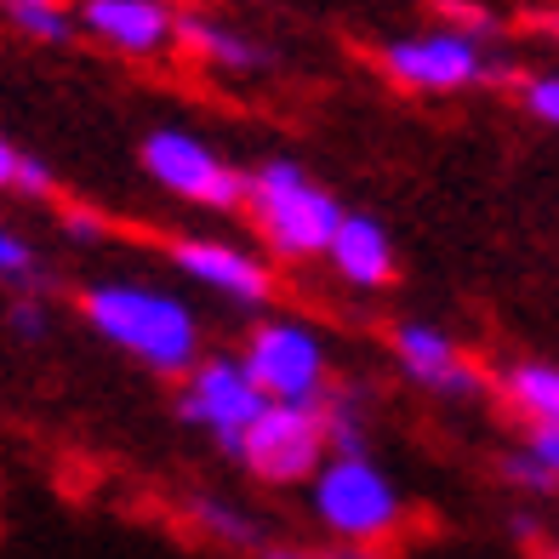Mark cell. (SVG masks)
Segmentation results:
<instances>
[{
    "label": "cell",
    "instance_id": "1",
    "mask_svg": "<svg viewBox=\"0 0 559 559\" xmlns=\"http://www.w3.org/2000/svg\"><path fill=\"white\" fill-rule=\"evenodd\" d=\"M86 320L97 337H109L115 348H126L132 360L155 366V371H189L194 366V314L189 302H177L155 286H126V280H109V286L86 292Z\"/></svg>",
    "mask_w": 559,
    "mask_h": 559
},
{
    "label": "cell",
    "instance_id": "2",
    "mask_svg": "<svg viewBox=\"0 0 559 559\" xmlns=\"http://www.w3.org/2000/svg\"><path fill=\"white\" fill-rule=\"evenodd\" d=\"M246 206L280 258H320V251H332L337 228L348 217L337 206V194H325L297 160H263L251 171Z\"/></svg>",
    "mask_w": 559,
    "mask_h": 559
},
{
    "label": "cell",
    "instance_id": "3",
    "mask_svg": "<svg viewBox=\"0 0 559 559\" xmlns=\"http://www.w3.org/2000/svg\"><path fill=\"white\" fill-rule=\"evenodd\" d=\"M314 514L343 543H377L400 520V497L371 456H332L314 474Z\"/></svg>",
    "mask_w": 559,
    "mask_h": 559
},
{
    "label": "cell",
    "instance_id": "4",
    "mask_svg": "<svg viewBox=\"0 0 559 559\" xmlns=\"http://www.w3.org/2000/svg\"><path fill=\"white\" fill-rule=\"evenodd\" d=\"M240 456L258 479H269V486H297V479L320 474V456H325L320 400H269V412L251 423Z\"/></svg>",
    "mask_w": 559,
    "mask_h": 559
},
{
    "label": "cell",
    "instance_id": "5",
    "mask_svg": "<svg viewBox=\"0 0 559 559\" xmlns=\"http://www.w3.org/2000/svg\"><path fill=\"white\" fill-rule=\"evenodd\" d=\"M143 171L177 200L189 206H212V212H235L251 177H240L235 166H223V155H212L200 138L177 132V126H160V132L143 138Z\"/></svg>",
    "mask_w": 559,
    "mask_h": 559
},
{
    "label": "cell",
    "instance_id": "6",
    "mask_svg": "<svg viewBox=\"0 0 559 559\" xmlns=\"http://www.w3.org/2000/svg\"><path fill=\"white\" fill-rule=\"evenodd\" d=\"M383 69L389 81L412 86V92H463L479 81H497V63L486 58V40L463 35V29H428V35H400L383 46Z\"/></svg>",
    "mask_w": 559,
    "mask_h": 559
},
{
    "label": "cell",
    "instance_id": "7",
    "mask_svg": "<svg viewBox=\"0 0 559 559\" xmlns=\"http://www.w3.org/2000/svg\"><path fill=\"white\" fill-rule=\"evenodd\" d=\"M263 412H269V394L251 383L246 360H200L189 371L183 400H177V417L212 428L217 445H228V451L246 445L251 423H258Z\"/></svg>",
    "mask_w": 559,
    "mask_h": 559
},
{
    "label": "cell",
    "instance_id": "8",
    "mask_svg": "<svg viewBox=\"0 0 559 559\" xmlns=\"http://www.w3.org/2000/svg\"><path fill=\"white\" fill-rule=\"evenodd\" d=\"M246 371L269 400H320L325 389V348L309 325L269 320L246 343Z\"/></svg>",
    "mask_w": 559,
    "mask_h": 559
},
{
    "label": "cell",
    "instance_id": "9",
    "mask_svg": "<svg viewBox=\"0 0 559 559\" xmlns=\"http://www.w3.org/2000/svg\"><path fill=\"white\" fill-rule=\"evenodd\" d=\"M74 23L126 58H155L177 40V12L166 0H81Z\"/></svg>",
    "mask_w": 559,
    "mask_h": 559
},
{
    "label": "cell",
    "instance_id": "10",
    "mask_svg": "<svg viewBox=\"0 0 559 559\" xmlns=\"http://www.w3.org/2000/svg\"><path fill=\"white\" fill-rule=\"evenodd\" d=\"M177 269L200 286H212L217 297H235V302H263L269 297V269L251 258L246 246H228V240H177Z\"/></svg>",
    "mask_w": 559,
    "mask_h": 559
},
{
    "label": "cell",
    "instance_id": "11",
    "mask_svg": "<svg viewBox=\"0 0 559 559\" xmlns=\"http://www.w3.org/2000/svg\"><path fill=\"white\" fill-rule=\"evenodd\" d=\"M394 354H400V371L412 383L435 389V394H474V366L456 354V343L440 332V325H400L394 332Z\"/></svg>",
    "mask_w": 559,
    "mask_h": 559
},
{
    "label": "cell",
    "instance_id": "12",
    "mask_svg": "<svg viewBox=\"0 0 559 559\" xmlns=\"http://www.w3.org/2000/svg\"><path fill=\"white\" fill-rule=\"evenodd\" d=\"M325 258H332L337 274L354 280V286H389V280H394V246L383 235V223L360 217V212L343 217V228H337V240H332Z\"/></svg>",
    "mask_w": 559,
    "mask_h": 559
},
{
    "label": "cell",
    "instance_id": "13",
    "mask_svg": "<svg viewBox=\"0 0 559 559\" xmlns=\"http://www.w3.org/2000/svg\"><path fill=\"white\" fill-rule=\"evenodd\" d=\"M177 46L194 52L200 63L223 69V74H258V69H269V52L258 40L223 29V23H206V17H177Z\"/></svg>",
    "mask_w": 559,
    "mask_h": 559
},
{
    "label": "cell",
    "instance_id": "14",
    "mask_svg": "<svg viewBox=\"0 0 559 559\" xmlns=\"http://www.w3.org/2000/svg\"><path fill=\"white\" fill-rule=\"evenodd\" d=\"M508 400H514L531 423L559 428V366H514L508 371Z\"/></svg>",
    "mask_w": 559,
    "mask_h": 559
},
{
    "label": "cell",
    "instance_id": "15",
    "mask_svg": "<svg viewBox=\"0 0 559 559\" xmlns=\"http://www.w3.org/2000/svg\"><path fill=\"white\" fill-rule=\"evenodd\" d=\"M0 17H7L17 35L46 40V46L74 35V12L63 7V0H0Z\"/></svg>",
    "mask_w": 559,
    "mask_h": 559
},
{
    "label": "cell",
    "instance_id": "16",
    "mask_svg": "<svg viewBox=\"0 0 559 559\" xmlns=\"http://www.w3.org/2000/svg\"><path fill=\"white\" fill-rule=\"evenodd\" d=\"M194 520L212 531V537H223V543H235V548H258V531H251V520L240 514V508H228V502H217V497H200L194 502Z\"/></svg>",
    "mask_w": 559,
    "mask_h": 559
},
{
    "label": "cell",
    "instance_id": "17",
    "mask_svg": "<svg viewBox=\"0 0 559 559\" xmlns=\"http://www.w3.org/2000/svg\"><path fill=\"white\" fill-rule=\"evenodd\" d=\"M325 445L337 456H366V440H360V417H354L348 400H332L325 405Z\"/></svg>",
    "mask_w": 559,
    "mask_h": 559
},
{
    "label": "cell",
    "instance_id": "18",
    "mask_svg": "<svg viewBox=\"0 0 559 559\" xmlns=\"http://www.w3.org/2000/svg\"><path fill=\"white\" fill-rule=\"evenodd\" d=\"M435 12L445 17V29H463V35H479V40L497 29V17L479 7V0H435Z\"/></svg>",
    "mask_w": 559,
    "mask_h": 559
},
{
    "label": "cell",
    "instance_id": "19",
    "mask_svg": "<svg viewBox=\"0 0 559 559\" xmlns=\"http://www.w3.org/2000/svg\"><path fill=\"white\" fill-rule=\"evenodd\" d=\"M520 97L543 126H559V74H531V81L520 86Z\"/></svg>",
    "mask_w": 559,
    "mask_h": 559
},
{
    "label": "cell",
    "instance_id": "20",
    "mask_svg": "<svg viewBox=\"0 0 559 559\" xmlns=\"http://www.w3.org/2000/svg\"><path fill=\"white\" fill-rule=\"evenodd\" d=\"M29 274H35V246L12 228H0V280H29Z\"/></svg>",
    "mask_w": 559,
    "mask_h": 559
},
{
    "label": "cell",
    "instance_id": "21",
    "mask_svg": "<svg viewBox=\"0 0 559 559\" xmlns=\"http://www.w3.org/2000/svg\"><path fill=\"white\" fill-rule=\"evenodd\" d=\"M508 479H514V486H531V491H554V486H559V479H554V474H548L531 451L508 456Z\"/></svg>",
    "mask_w": 559,
    "mask_h": 559
},
{
    "label": "cell",
    "instance_id": "22",
    "mask_svg": "<svg viewBox=\"0 0 559 559\" xmlns=\"http://www.w3.org/2000/svg\"><path fill=\"white\" fill-rule=\"evenodd\" d=\"M531 456H537V463L559 479V428L554 423H537V435H531V445H525Z\"/></svg>",
    "mask_w": 559,
    "mask_h": 559
},
{
    "label": "cell",
    "instance_id": "23",
    "mask_svg": "<svg viewBox=\"0 0 559 559\" xmlns=\"http://www.w3.org/2000/svg\"><path fill=\"white\" fill-rule=\"evenodd\" d=\"M63 235H69V240H104V217L69 212V217H63Z\"/></svg>",
    "mask_w": 559,
    "mask_h": 559
},
{
    "label": "cell",
    "instance_id": "24",
    "mask_svg": "<svg viewBox=\"0 0 559 559\" xmlns=\"http://www.w3.org/2000/svg\"><path fill=\"white\" fill-rule=\"evenodd\" d=\"M7 320H12V332H17V337H40V332H46V314L35 309V302H17Z\"/></svg>",
    "mask_w": 559,
    "mask_h": 559
},
{
    "label": "cell",
    "instance_id": "25",
    "mask_svg": "<svg viewBox=\"0 0 559 559\" xmlns=\"http://www.w3.org/2000/svg\"><path fill=\"white\" fill-rule=\"evenodd\" d=\"M17 189H23V194H46V189H52V171H46L40 160L23 155V177H17Z\"/></svg>",
    "mask_w": 559,
    "mask_h": 559
},
{
    "label": "cell",
    "instance_id": "26",
    "mask_svg": "<svg viewBox=\"0 0 559 559\" xmlns=\"http://www.w3.org/2000/svg\"><path fill=\"white\" fill-rule=\"evenodd\" d=\"M17 177H23V155L0 138V189H17Z\"/></svg>",
    "mask_w": 559,
    "mask_h": 559
},
{
    "label": "cell",
    "instance_id": "27",
    "mask_svg": "<svg viewBox=\"0 0 559 559\" xmlns=\"http://www.w3.org/2000/svg\"><path fill=\"white\" fill-rule=\"evenodd\" d=\"M263 559H371V554H302V548H274Z\"/></svg>",
    "mask_w": 559,
    "mask_h": 559
},
{
    "label": "cell",
    "instance_id": "28",
    "mask_svg": "<svg viewBox=\"0 0 559 559\" xmlns=\"http://www.w3.org/2000/svg\"><path fill=\"white\" fill-rule=\"evenodd\" d=\"M548 29H554V35H559V17H548Z\"/></svg>",
    "mask_w": 559,
    "mask_h": 559
},
{
    "label": "cell",
    "instance_id": "29",
    "mask_svg": "<svg viewBox=\"0 0 559 559\" xmlns=\"http://www.w3.org/2000/svg\"><path fill=\"white\" fill-rule=\"evenodd\" d=\"M548 559H559V548H554V554H548Z\"/></svg>",
    "mask_w": 559,
    "mask_h": 559
}]
</instances>
